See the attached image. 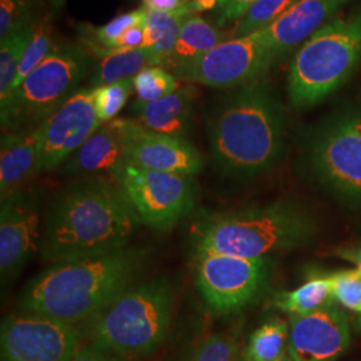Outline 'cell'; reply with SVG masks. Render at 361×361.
Wrapping results in <instances>:
<instances>
[{
    "label": "cell",
    "instance_id": "cell-41",
    "mask_svg": "<svg viewBox=\"0 0 361 361\" xmlns=\"http://www.w3.org/2000/svg\"><path fill=\"white\" fill-rule=\"evenodd\" d=\"M357 328L361 331V314L359 316V319H357Z\"/></svg>",
    "mask_w": 361,
    "mask_h": 361
},
{
    "label": "cell",
    "instance_id": "cell-5",
    "mask_svg": "<svg viewBox=\"0 0 361 361\" xmlns=\"http://www.w3.org/2000/svg\"><path fill=\"white\" fill-rule=\"evenodd\" d=\"M173 298L165 279L129 288L89 320L90 345L123 359L153 352L168 334Z\"/></svg>",
    "mask_w": 361,
    "mask_h": 361
},
{
    "label": "cell",
    "instance_id": "cell-30",
    "mask_svg": "<svg viewBox=\"0 0 361 361\" xmlns=\"http://www.w3.org/2000/svg\"><path fill=\"white\" fill-rule=\"evenodd\" d=\"M55 46L56 44H54L50 25L47 22L35 25L32 38L30 40V43L27 44L26 50H25V54H23L22 61H20V65L18 68L13 90L51 54L52 50L55 49Z\"/></svg>",
    "mask_w": 361,
    "mask_h": 361
},
{
    "label": "cell",
    "instance_id": "cell-27",
    "mask_svg": "<svg viewBox=\"0 0 361 361\" xmlns=\"http://www.w3.org/2000/svg\"><path fill=\"white\" fill-rule=\"evenodd\" d=\"M34 30L35 25H31L0 43V104H4L13 91L18 68Z\"/></svg>",
    "mask_w": 361,
    "mask_h": 361
},
{
    "label": "cell",
    "instance_id": "cell-20",
    "mask_svg": "<svg viewBox=\"0 0 361 361\" xmlns=\"http://www.w3.org/2000/svg\"><path fill=\"white\" fill-rule=\"evenodd\" d=\"M195 95L194 86L188 85L155 102L137 99L133 104V111L146 129L183 138L190 125Z\"/></svg>",
    "mask_w": 361,
    "mask_h": 361
},
{
    "label": "cell",
    "instance_id": "cell-26",
    "mask_svg": "<svg viewBox=\"0 0 361 361\" xmlns=\"http://www.w3.org/2000/svg\"><path fill=\"white\" fill-rule=\"evenodd\" d=\"M289 323L271 319L257 328L247 341L244 360L277 361L288 355Z\"/></svg>",
    "mask_w": 361,
    "mask_h": 361
},
{
    "label": "cell",
    "instance_id": "cell-31",
    "mask_svg": "<svg viewBox=\"0 0 361 361\" xmlns=\"http://www.w3.org/2000/svg\"><path fill=\"white\" fill-rule=\"evenodd\" d=\"M133 90L134 77L92 89L95 111L102 125L116 119V114L123 109Z\"/></svg>",
    "mask_w": 361,
    "mask_h": 361
},
{
    "label": "cell",
    "instance_id": "cell-7",
    "mask_svg": "<svg viewBox=\"0 0 361 361\" xmlns=\"http://www.w3.org/2000/svg\"><path fill=\"white\" fill-rule=\"evenodd\" d=\"M85 49L55 46L51 54L0 104L1 128L7 131L39 128L77 92L90 68Z\"/></svg>",
    "mask_w": 361,
    "mask_h": 361
},
{
    "label": "cell",
    "instance_id": "cell-23",
    "mask_svg": "<svg viewBox=\"0 0 361 361\" xmlns=\"http://www.w3.org/2000/svg\"><path fill=\"white\" fill-rule=\"evenodd\" d=\"M195 13L198 11L193 3H185L182 8L174 13L147 11L145 47L152 49L159 56L164 66L169 65L174 52L183 18Z\"/></svg>",
    "mask_w": 361,
    "mask_h": 361
},
{
    "label": "cell",
    "instance_id": "cell-25",
    "mask_svg": "<svg viewBox=\"0 0 361 361\" xmlns=\"http://www.w3.org/2000/svg\"><path fill=\"white\" fill-rule=\"evenodd\" d=\"M146 16L147 10L145 7H141L135 11L116 16L102 27L80 25V42L86 47V51L102 59L106 55L114 51L116 40L129 27L134 26Z\"/></svg>",
    "mask_w": 361,
    "mask_h": 361
},
{
    "label": "cell",
    "instance_id": "cell-4",
    "mask_svg": "<svg viewBox=\"0 0 361 361\" xmlns=\"http://www.w3.org/2000/svg\"><path fill=\"white\" fill-rule=\"evenodd\" d=\"M313 233L310 219L288 204L205 213L192 225L194 252L265 258L304 245Z\"/></svg>",
    "mask_w": 361,
    "mask_h": 361
},
{
    "label": "cell",
    "instance_id": "cell-40",
    "mask_svg": "<svg viewBox=\"0 0 361 361\" xmlns=\"http://www.w3.org/2000/svg\"><path fill=\"white\" fill-rule=\"evenodd\" d=\"M277 361H293V360H292V359H290V356H289V355H285L284 357H281V359H280V360H277Z\"/></svg>",
    "mask_w": 361,
    "mask_h": 361
},
{
    "label": "cell",
    "instance_id": "cell-3",
    "mask_svg": "<svg viewBox=\"0 0 361 361\" xmlns=\"http://www.w3.org/2000/svg\"><path fill=\"white\" fill-rule=\"evenodd\" d=\"M209 141L228 174L252 177L271 168L283 152V118L271 94L249 85L228 98L212 119Z\"/></svg>",
    "mask_w": 361,
    "mask_h": 361
},
{
    "label": "cell",
    "instance_id": "cell-29",
    "mask_svg": "<svg viewBox=\"0 0 361 361\" xmlns=\"http://www.w3.org/2000/svg\"><path fill=\"white\" fill-rule=\"evenodd\" d=\"M178 89V79L158 66L147 67L134 77V91L143 102L164 99Z\"/></svg>",
    "mask_w": 361,
    "mask_h": 361
},
{
    "label": "cell",
    "instance_id": "cell-33",
    "mask_svg": "<svg viewBox=\"0 0 361 361\" xmlns=\"http://www.w3.org/2000/svg\"><path fill=\"white\" fill-rule=\"evenodd\" d=\"M34 0H0V39L34 25L32 22Z\"/></svg>",
    "mask_w": 361,
    "mask_h": 361
},
{
    "label": "cell",
    "instance_id": "cell-38",
    "mask_svg": "<svg viewBox=\"0 0 361 361\" xmlns=\"http://www.w3.org/2000/svg\"><path fill=\"white\" fill-rule=\"evenodd\" d=\"M142 3L147 11L174 13L183 7L185 0H142Z\"/></svg>",
    "mask_w": 361,
    "mask_h": 361
},
{
    "label": "cell",
    "instance_id": "cell-15",
    "mask_svg": "<svg viewBox=\"0 0 361 361\" xmlns=\"http://www.w3.org/2000/svg\"><path fill=\"white\" fill-rule=\"evenodd\" d=\"M350 344L344 312L332 304L301 316H289L288 355L293 361H336Z\"/></svg>",
    "mask_w": 361,
    "mask_h": 361
},
{
    "label": "cell",
    "instance_id": "cell-35",
    "mask_svg": "<svg viewBox=\"0 0 361 361\" xmlns=\"http://www.w3.org/2000/svg\"><path fill=\"white\" fill-rule=\"evenodd\" d=\"M258 0H219V23L238 22Z\"/></svg>",
    "mask_w": 361,
    "mask_h": 361
},
{
    "label": "cell",
    "instance_id": "cell-11",
    "mask_svg": "<svg viewBox=\"0 0 361 361\" xmlns=\"http://www.w3.org/2000/svg\"><path fill=\"white\" fill-rule=\"evenodd\" d=\"M1 361H71L79 348L74 325L23 312L3 320Z\"/></svg>",
    "mask_w": 361,
    "mask_h": 361
},
{
    "label": "cell",
    "instance_id": "cell-32",
    "mask_svg": "<svg viewBox=\"0 0 361 361\" xmlns=\"http://www.w3.org/2000/svg\"><path fill=\"white\" fill-rule=\"evenodd\" d=\"M332 296L343 308L361 314V271L359 269L336 271L328 276Z\"/></svg>",
    "mask_w": 361,
    "mask_h": 361
},
{
    "label": "cell",
    "instance_id": "cell-14",
    "mask_svg": "<svg viewBox=\"0 0 361 361\" xmlns=\"http://www.w3.org/2000/svg\"><path fill=\"white\" fill-rule=\"evenodd\" d=\"M116 123L130 165L190 177L204 168L202 157L185 138L155 133L130 119L116 118Z\"/></svg>",
    "mask_w": 361,
    "mask_h": 361
},
{
    "label": "cell",
    "instance_id": "cell-6",
    "mask_svg": "<svg viewBox=\"0 0 361 361\" xmlns=\"http://www.w3.org/2000/svg\"><path fill=\"white\" fill-rule=\"evenodd\" d=\"M361 61V13L328 22L296 52L288 75L292 104L307 107L340 87Z\"/></svg>",
    "mask_w": 361,
    "mask_h": 361
},
{
    "label": "cell",
    "instance_id": "cell-39",
    "mask_svg": "<svg viewBox=\"0 0 361 361\" xmlns=\"http://www.w3.org/2000/svg\"><path fill=\"white\" fill-rule=\"evenodd\" d=\"M336 255L343 259L350 261L356 267V269L361 271V246L341 247V249H337Z\"/></svg>",
    "mask_w": 361,
    "mask_h": 361
},
{
    "label": "cell",
    "instance_id": "cell-8",
    "mask_svg": "<svg viewBox=\"0 0 361 361\" xmlns=\"http://www.w3.org/2000/svg\"><path fill=\"white\" fill-rule=\"evenodd\" d=\"M113 178L143 224L154 229L171 228L193 210L195 186L190 176L137 168L126 162Z\"/></svg>",
    "mask_w": 361,
    "mask_h": 361
},
{
    "label": "cell",
    "instance_id": "cell-10",
    "mask_svg": "<svg viewBox=\"0 0 361 361\" xmlns=\"http://www.w3.org/2000/svg\"><path fill=\"white\" fill-rule=\"evenodd\" d=\"M195 281L207 307L231 314L249 305L268 276L265 258H243L195 252Z\"/></svg>",
    "mask_w": 361,
    "mask_h": 361
},
{
    "label": "cell",
    "instance_id": "cell-36",
    "mask_svg": "<svg viewBox=\"0 0 361 361\" xmlns=\"http://www.w3.org/2000/svg\"><path fill=\"white\" fill-rule=\"evenodd\" d=\"M146 20L147 16L129 27L119 39L116 40L114 51L118 50H131V49H142L146 43Z\"/></svg>",
    "mask_w": 361,
    "mask_h": 361
},
{
    "label": "cell",
    "instance_id": "cell-24",
    "mask_svg": "<svg viewBox=\"0 0 361 361\" xmlns=\"http://www.w3.org/2000/svg\"><path fill=\"white\" fill-rule=\"evenodd\" d=\"M332 301V286L328 276H316L293 290L279 293L274 304L289 316H301L323 310Z\"/></svg>",
    "mask_w": 361,
    "mask_h": 361
},
{
    "label": "cell",
    "instance_id": "cell-13",
    "mask_svg": "<svg viewBox=\"0 0 361 361\" xmlns=\"http://www.w3.org/2000/svg\"><path fill=\"white\" fill-rule=\"evenodd\" d=\"M101 125L92 89L78 90L38 128L42 170L62 166Z\"/></svg>",
    "mask_w": 361,
    "mask_h": 361
},
{
    "label": "cell",
    "instance_id": "cell-9",
    "mask_svg": "<svg viewBox=\"0 0 361 361\" xmlns=\"http://www.w3.org/2000/svg\"><path fill=\"white\" fill-rule=\"evenodd\" d=\"M276 58L265 30H261L225 40L193 62L171 68V74L188 83L229 89L252 82L268 70Z\"/></svg>",
    "mask_w": 361,
    "mask_h": 361
},
{
    "label": "cell",
    "instance_id": "cell-28",
    "mask_svg": "<svg viewBox=\"0 0 361 361\" xmlns=\"http://www.w3.org/2000/svg\"><path fill=\"white\" fill-rule=\"evenodd\" d=\"M300 0H258L237 22L233 38H241L271 26Z\"/></svg>",
    "mask_w": 361,
    "mask_h": 361
},
{
    "label": "cell",
    "instance_id": "cell-1",
    "mask_svg": "<svg viewBox=\"0 0 361 361\" xmlns=\"http://www.w3.org/2000/svg\"><path fill=\"white\" fill-rule=\"evenodd\" d=\"M142 224L113 177H83L54 197L43 222V261L56 264L126 247Z\"/></svg>",
    "mask_w": 361,
    "mask_h": 361
},
{
    "label": "cell",
    "instance_id": "cell-37",
    "mask_svg": "<svg viewBox=\"0 0 361 361\" xmlns=\"http://www.w3.org/2000/svg\"><path fill=\"white\" fill-rule=\"evenodd\" d=\"M71 361H126V359L95 348L92 345H87V347H79Z\"/></svg>",
    "mask_w": 361,
    "mask_h": 361
},
{
    "label": "cell",
    "instance_id": "cell-16",
    "mask_svg": "<svg viewBox=\"0 0 361 361\" xmlns=\"http://www.w3.org/2000/svg\"><path fill=\"white\" fill-rule=\"evenodd\" d=\"M313 161L337 190L361 198V116H350L328 130L316 143Z\"/></svg>",
    "mask_w": 361,
    "mask_h": 361
},
{
    "label": "cell",
    "instance_id": "cell-18",
    "mask_svg": "<svg viewBox=\"0 0 361 361\" xmlns=\"http://www.w3.org/2000/svg\"><path fill=\"white\" fill-rule=\"evenodd\" d=\"M42 170L39 129L6 131L0 142L1 201L26 189Z\"/></svg>",
    "mask_w": 361,
    "mask_h": 361
},
{
    "label": "cell",
    "instance_id": "cell-21",
    "mask_svg": "<svg viewBox=\"0 0 361 361\" xmlns=\"http://www.w3.org/2000/svg\"><path fill=\"white\" fill-rule=\"evenodd\" d=\"M154 66H164V63L152 49L142 47L113 51L95 66L91 75L90 89L135 77L145 68Z\"/></svg>",
    "mask_w": 361,
    "mask_h": 361
},
{
    "label": "cell",
    "instance_id": "cell-2",
    "mask_svg": "<svg viewBox=\"0 0 361 361\" xmlns=\"http://www.w3.org/2000/svg\"><path fill=\"white\" fill-rule=\"evenodd\" d=\"M143 259L145 250L126 246L52 264L27 285L22 310L74 326L89 322L129 289Z\"/></svg>",
    "mask_w": 361,
    "mask_h": 361
},
{
    "label": "cell",
    "instance_id": "cell-22",
    "mask_svg": "<svg viewBox=\"0 0 361 361\" xmlns=\"http://www.w3.org/2000/svg\"><path fill=\"white\" fill-rule=\"evenodd\" d=\"M224 38L225 34L221 32L217 27L210 25L204 18L198 15L185 16L169 67L174 68L193 62L213 50L219 43L225 42Z\"/></svg>",
    "mask_w": 361,
    "mask_h": 361
},
{
    "label": "cell",
    "instance_id": "cell-19",
    "mask_svg": "<svg viewBox=\"0 0 361 361\" xmlns=\"http://www.w3.org/2000/svg\"><path fill=\"white\" fill-rule=\"evenodd\" d=\"M126 164L125 149L116 119L101 125L90 138L62 165L68 176L114 177L116 170Z\"/></svg>",
    "mask_w": 361,
    "mask_h": 361
},
{
    "label": "cell",
    "instance_id": "cell-17",
    "mask_svg": "<svg viewBox=\"0 0 361 361\" xmlns=\"http://www.w3.org/2000/svg\"><path fill=\"white\" fill-rule=\"evenodd\" d=\"M348 0H300L264 28L276 56H283L320 30Z\"/></svg>",
    "mask_w": 361,
    "mask_h": 361
},
{
    "label": "cell",
    "instance_id": "cell-34",
    "mask_svg": "<svg viewBox=\"0 0 361 361\" xmlns=\"http://www.w3.org/2000/svg\"><path fill=\"white\" fill-rule=\"evenodd\" d=\"M235 341L224 335H212L195 349L190 361H237Z\"/></svg>",
    "mask_w": 361,
    "mask_h": 361
},
{
    "label": "cell",
    "instance_id": "cell-12",
    "mask_svg": "<svg viewBox=\"0 0 361 361\" xmlns=\"http://www.w3.org/2000/svg\"><path fill=\"white\" fill-rule=\"evenodd\" d=\"M43 234L38 195L26 189L1 201L0 273L3 284L13 281L40 249Z\"/></svg>",
    "mask_w": 361,
    "mask_h": 361
}]
</instances>
